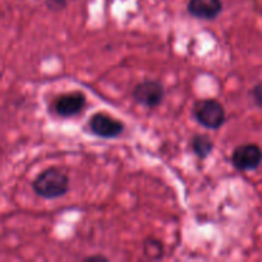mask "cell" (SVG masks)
I'll return each instance as SVG.
<instances>
[{
    "label": "cell",
    "mask_w": 262,
    "mask_h": 262,
    "mask_svg": "<svg viewBox=\"0 0 262 262\" xmlns=\"http://www.w3.org/2000/svg\"><path fill=\"white\" fill-rule=\"evenodd\" d=\"M32 188L37 196L45 200L64 196L69 189V178L58 168H49L36 177Z\"/></svg>",
    "instance_id": "obj_1"
},
{
    "label": "cell",
    "mask_w": 262,
    "mask_h": 262,
    "mask_svg": "<svg viewBox=\"0 0 262 262\" xmlns=\"http://www.w3.org/2000/svg\"><path fill=\"white\" fill-rule=\"evenodd\" d=\"M193 114L197 122L209 129H219L225 122L224 106L215 99L199 100L193 105Z\"/></svg>",
    "instance_id": "obj_2"
},
{
    "label": "cell",
    "mask_w": 262,
    "mask_h": 262,
    "mask_svg": "<svg viewBox=\"0 0 262 262\" xmlns=\"http://www.w3.org/2000/svg\"><path fill=\"white\" fill-rule=\"evenodd\" d=\"M133 99L146 107H156L163 102L165 96L164 86L158 81H143L133 89Z\"/></svg>",
    "instance_id": "obj_3"
},
{
    "label": "cell",
    "mask_w": 262,
    "mask_h": 262,
    "mask_svg": "<svg viewBox=\"0 0 262 262\" xmlns=\"http://www.w3.org/2000/svg\"><path fill=\"white\" fill-rule=\"evenodd\" d=\"M262 161V151L255 143L238 146L232 155V163L239 171H251L258 168Z\"/></svg>",
    "instance_id": "obj_4"
},
{
    "label": "cell",
    "mask_w": 262,
    "mask_h": 262,
    "mask_svg": "<svg viewBox=\"0 0 262 262\" xmlns=\"http://www.w3.org/2000/svg\"><path fill=\"white\" fill-rule=\"evenodd\" d=\"M90 129L94 135L101 138H115L124 130V125L120 120L112 118L104 113H97L90 119Z\"/></svg>",
    "instance_id": "obj_5"
},
{
    "label": "cell",
    "mask_w": 262,
    "mask_h": 262,
    "mask_svg": "<svg viewBox=\"0 0 262 262\" xmlns=\"http://www.w3.org/2000/svg\"><path fill=\"white\" fill-rule=\"evenodd\" d=\"M86 105V96L82 92L74 91L63 94L56 99L54 107L56 114L63 118H72L79 114Z\"/></svg>",
    "instance_id": "obj_6"
},
{
    "label": "cell",
    "mask_w": 262,
    "mask_h": 262,
    "mask_svg": "<svg viewBox=\"0 0 262 262\" xmlns=\"http://www.w3.org/2000/svg\"><path fill=\"white\" fill-rule=\"evenodd\" d=\"M222 0H189L188 12L199 19H215L222 13Z\"/></svg>",
    "instance_id": "obj_7"
},
{
    "label": "cell",
    "mask_w": 262,
    "mask_h": 262,
    "mask_svg": "<svg viewBox=\"0 0 262 262\" xmlns=\"http://www.w3.org/2000/svg\"><path fill=\"white\" fill-rule=\"evenodd\" d=\"M192 150L197 158L206 159L214 150V142L205 135H196L192 138Z\"/></svg>",
    "instance_id": "obj_8"
},
{
    "label": "cell",
    "mask_w": 262,
    "mask_h": 262,
    "mask_svg": "<svg viewBox=\"0 0 262 262\" xmlns=\"http://www.w3.org/2000/svg\"><path fill=\"white\" fill-rule=\"evenodd\" d=\"M145 253L150 258H160L163 256V246L159 241H146Z\"/></svg>",
    "instance_id": "obj_9"
},
{
    "label": "cell",
    "mask_w": 262,
    "mask_h": 262,
    "mask_svg": "<svg viewBox=\"0 0 262 262\" xmlns=\"http://www.w3.org/2000/svg\"><path fill=\"white\" fill-rule=\"evenodd\" d=\"M252 99L258 107H262V82L253 87Z\"/></svg>",
    "instance_id": "obj_10"
},
{
    "label": "cell",
    "mask_w": 262,
    "mask_h": 262,
    "mask_svg": "<svg viewBox=\"0 0 262 262\" xmlns=\"http://www.w3.org/2000/svg\"><path fill=\"white\" fill-rule=\"evenodd\" d=\"M46 4L50 9H61L66 5V0H46Z\"/></svg>",
    "instance_id": "obj_11"
}]
</instances>
